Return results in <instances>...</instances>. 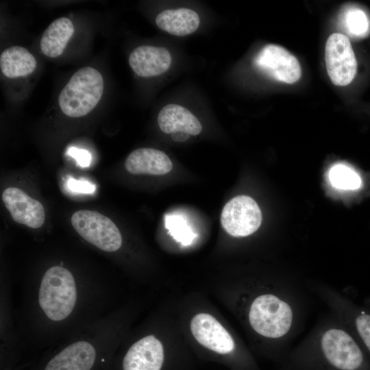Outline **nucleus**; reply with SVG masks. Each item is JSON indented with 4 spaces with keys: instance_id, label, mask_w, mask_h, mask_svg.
Here are the masks:
<instances>
[{
    "instance_id": "obj_1",
    "label": "nucleus",
    "mask_w": 370,
    "mask_h": 370,
    "mask_svg": "<svg viewBox=\"0 0 370 370\" xmlns=\"http://www.w3.org/2000/svg\"><path fill=\"white\" fill-rule=\"evenodd\" d=\"M17 284L12 311L18 345H58L114 311L107 277L76 271L63 260Z\"/></svg>"
},
{
    "instance_id": "obj_2",
    "label": "nucleus",
    "mask_w": 370,
    "mask_h": 370,
    "mask_svg": "<svg viewBox=\"0 0 370 370\" xmlns=\"http://www.w3.org/2000/svg\"><path fill=\"white\" fill-rule=\"evenodd\" d=\"M280 363V370H370V360L359 343L331 312Z\"/></svg>"
},
{
    "instance_id": "obj_3",
    "label": "nucleus",
    "mask_w": 370,
    "mask_h": 370,
    "mask_svg": "<svg viewBox=\"0 0 370 370\" xmlns=\"http://www.w3.org/2000/svg\"><path fill=\"white\" fill-rule=\"evenodd\" d=\"M119 312L113 311L62 341L43 370H92L120 339Z\"/></svg>"
},
{
    "instance_id": "obj_4",
    "label": "nucleus",
    "mask_w": 370,
    "mask_h": 370,
    "mask_svg": "<svg viewBox=\"0 0 370 370\" xmlns=\"http://www.w3.org/2000/svg\"><path fill=\"white\" fill-rule=\"evenodd\" d=\"M306 284L309 291L343 321L370 357V308L355 303L327 283L308 281Z\"/></svg>"
},
{
    "instance_id": "obj_5",
    "label": "nucleus",
    "mask_w": 370,
    "mask_h": 370,
    "mask_svg": "<svg viewBox=\"0 0 370 370\" xmlns=\"http://www.w3.org/2000/svg\"><path fill=\"white\" fill-rule=\"evenodd\" d=\"M104 88L101 74L95 68L77 70L62 90L58 104L62 112L73 118L90 112L100 101Z\"/></svg>"
},
{
    "instance_id": "obj_6",
    "label": "nucleus",
    "mask_w": 370,
    "mask_h": 370,
    "mask_svg": "<svg viewBox=\"0 0 370 370\" xmlns=\"http://www.w3.org/2000/svg\"><path fill=\"white\" fill-rule=\"evenodd\" d=\"M71 221L85 241L102 251L114 253L123 245V237L117 226L99 212L78 210L73 214Z\"/></svg>"
},
{
    "instance_id": "obj_7",
    "label": "nucleus",
    "mask_w": 370,
    "mask_h": 370,
    "mask_svg": "<svg viewBox=\"0 0 370 370\" xmlns=\"http://www.w3.org/2000/svg\"><path fill=\"white\" fill-rule=\"evenodd\" d=\"M327 72L336 86L349 84L357 72V61L349 39L341 33L332 34L325 47Z\"/></svg>"
},
{
    "instance_id": "obj_8",
    "label": "nucleus",
    "mask_w": 370,
    "mask_h": 370,
    "mask_svg": "<svg viewBox=\"0 0 370 370\" xmlns=\"http://www.w3.org/2000/svg\"><path fill=\"white\" fill-rule=\"evenodd\" d=\"M261 222L259 206L252 198L246 195L230 199L223 207L221 215L223 228L234 237L251 235L259 228Z\"/></svg>"
},
{
    "instance_id": "obj_9",
    "label": "nucleus",
    "mask_w": 370,
    "mask_h": 370,
    "mask_svg": "<svg viewBox=\"0 0 370 370\" xmlns=\"http://www.w3.org/2000/svg\"><path fill=\"white\" fill-rule=\"evenodd\" d=\"M256 66L270 77L286 84L297 82L301 69L297 59L282 46L265 45L254 59Z\"/></svg>"
},
{
    "instance_id": "obj_10",
    "label": "nucleus",
    "mask_w": 370,
    "mask_h": 370,
    "mask_svg": "<svg viewBox=\"0 0 370 370\" xmlns=\"http://www.w3.org/2000/svg\"><path fill=\"white\" fill-rule=\"evenodd\" d=\"M190 327L194 338L206 349L221 356H234V340L213 316L199 313L191 319Z\"/></svg>"
},
{
    "instance_id": "obj_11",
    "label": "nucleus",
    "mask_w": 370,
    "mask_h": 370,
    "mask_svg": "<svg viewBox=\"0 0 370 370\" xmlns=\"http://www.w3.org/2000/svg\"><path fill=\"white\" fill-rule=\"evenodd\" d=\"M166 361L161 341L153 334L140 337L125 351L121 370H163Z\"/></svg>"
},
{
    "instance_id": "obj_12",
    "label": "nucleus",
    "mask_w": 370,
    "mask_h": 370,
    "mask_svg": "<svg viewBox=\"0 0 370 370\" xmlns=\"http://www.w3.org/2000/svg\"><path fill=\"white\" fill-rule=\"evenodd\" d=\"M3 201L12 219L31 228L41 227L45 219L42 204L20 188L9 187L2 194Z\"/></svg>"
},
{
    "instance_id": "obj_13",
    "label": "nucleus",
    "mask_w": 370,
    "mask_h": 370,
    "mask_svg": "<svg viewBox=\"0 0 370 370\" xmlns=\"http://www.w3.org/2000/svg\"><path fill=\"white\" fill-rule=\"evenodd\" d=\"M171 56L164 47L143 45L130 53L129 64L134 72L143 77L160 75L169 68Z\"/></svg>"
},
{
    "instance_id": "obj_14",
    "label": "nucleus",
    "mask_w": 370,
    "mask_h": 370,
    "mask_svg": "<svg viewBox=\"0 0 370 370\" xmlns=\"http://www.w3.org/2000/svg\"><path fill=\"white\" fill-rule=\"evenodd\" d=\"M126 170L134 175H162L169 173L173 163L163 151L153 148H139L132 151L125 161Z\"/></svg>"
},
{
    "instance_id": "obj_15",
    "label": "nucleus",
    "mask_w": 370,
    "mask_h": 370,
    "mask_svg": "<svg viewBox=\"0 0 370 370\" xmlns=\"http://www.w3.org/2000/svg\"><path fill=\"white\" fill-rule=\"evenodd\" d=\"M158 123L166 134L181 131L195 136L202 130L197 117L186 108L177 104L164 106L158 115Z\"/></svg>"
},
{
    "instance_id": "obj_16",
    "label": "nucleus",
    "mask_w": 370,
    "mask_h": 370,
    "mask_svg": "<svg viewBox=\"0 0 370 370\" xmlns=\"http://www.w3.org/2000/svg\"><path fill=\"white\" fill-rule=\"evenodd\" d=\"M157 26L173 36H184L195 32L200 19L197 12L188 8L169 9L156 17Z\"/></svg>"
},
{
    "instance_id": "obj_17",
    "label": "nucleus",
    "mask_w": 370,
    "mask_h": 370,
    "mask_svg": "<svg viewBox=\"0 0 370 370\" xmlns=\"http://www.w3.org/2000/svg\"><path fill=\"white\" fill-rule=\"evenodd\" d=\"M74 32L72 21L60 17L53 21L43 33L40 39V49L47 57L57 58L64 51Z\"/></svg>"
},
{
    "instance_id": "obj_18",
    "label": "nucleus",
    "mask_w": 370,
    "mask_h": 370,
    "mask_svg": "<svg viewBox=\"0 0 370 370\" xmlns=\"http://www.w3.org/2000/svg\"><path fill=\"white\" fill-rule=\"evenodd\" d=\"M36 65L34 56L23 47H10L0 56L1 71L10 78L27 76L34 71Z\"/></svg>"
},
{
    "instance_id": "obj_19",
    "label": "nucleus",
    "mask_w": 370,
    "mask_h": 370,
    "mask_svg": "<svg viewBox=\"0 0 370 370\" xmlns=\"http://www.w3.org/2000/svg\"><path fill=\"white\" fill-rule=\"evenodd\" d=\"M329 179L333 186L343 190H356L362 184L358 174L344 164L334 166L330 170Z\"/></svg>"
},
{
    "instance_id": "obj_20",
    "label": "nucleus",
    "mask_w": 370,
    "mask_h": 370,
    "mask_svg": "<svg viewBox=\"0 0 370 370\" xmlns=\"http://www.w3.org/2000/svg\"><path fill=\"white\" fill-rule=\"evenodd\" d=\"M343 24L347 33L354 37L365 36L370 29V21L367 14L358 8H349L345 11Z\"/></svg>"
},
{
    "instance_id": "obj_21",
    "label": "nucleus",
    "mask_w": 370,
    "mask_h": 370,
    "mask_svg": "<svg viewBox=\"0 0 370 370\" xmlns=\"http://www.w3.org/2000/svg\"><path fill=\"white\" fill-rule=\"evenodd\" d=\"M165 225L175 241L181 242L184 245L190 244L195 237L194 233L181 217L173 215L166 217L165 218Z\"/></svg>"
},
{
    "instance_id": "obj_22",
    "label": "nucleus",
    "mask_w": 370,
    "mask_h": 370,
    "mask_svg": "<svg viewBox=\"0 0 370 370\" xmlns=\"http://www.w3.org/2000/svg\"><path fill=\"white\" fill-rule=\"evenodd\" d=\"M68 188L75 193H92L95 190V185L86 180H76L70 177L67 182Z\"/></svg>"
},
{
    "instance_id": "obj_23",
    "label": "nucleus",
    "mask_w": 370,
    "mask_h": 370,
    "mask_svg": "<svg viewBox=\"0 0 370 370\" xmlns=\"http://www.w3.org/2000/svg\"><path fill=\"white\" fill-rule=\"evenodd\" d=\"M68 153L75 158L77 164L82 167H87L90 164V153L85 149L71 147L69 149Z\"/></svg>"
},
{
    "instance_id": "obj_24",
    "label": "nucleus",
    "mask_w": 370,
    "mask_h": 370,
    "mask_svg": "<svg viewBox=\"0 0 370 370\" xmlns=\"http://www.w3.org/2000/svg\"><path fill=\"white\" fill-rule=\"evenodd\" d=\"M190 136V134L184 132H176L172 134L171 138L175 142H184L186 141Z\"/></svg>"
}]
</instances>
